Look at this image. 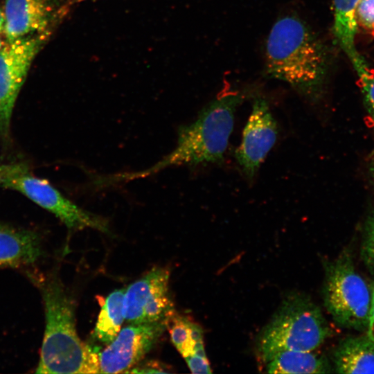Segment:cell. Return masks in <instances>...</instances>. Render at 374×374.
I'll return each mask as SVG.
<instances>
[{"label":"cell","instance_id":"1","mask_svg":"<svg viewBox=\"0 0 374 374\" xmlns=\"http://www.w3.org/2000/svg\"><path fill=\"white\" fill-rule=\"evenodd\" d=\"M265 53L268 76L288 83L310 102L321 97L328 56L305 21L294 15L278 19L268 35Z\"/></svg>","mask_w":374,"mask_h":374},{"label":"cell","instance_id":"2","mask_svg":"<svg viewBox=\"0 0 374 374\" xmlns=\"http://www.w3.org/2000/svg\"><path fill=\"white\" fill-rule=\"evenodd\" d=\"M244 98V93L239 91L221 93L195 121L179 127L175 148L161 160L144 170L109 175L110 183L144 178L168 167L222 163L236 109Z\"/></svg>","mask_w":374,"mask_h":374},{"label":"cell","instance_id":"3","mask_svg":"<svg viewBox=\"0 0 374 374\" xmlns=\"http://www.w3.org/2000/svg\"><path fill=\"white\" fill-rule=\"evenodd\" d=\"M46 326L36 373H99L98 352L79 337L74 302L61 280H38Z\"/></svg>","mask_w":374,"mask_h":374},{"label":"cell","instance_id":"4","mask_svg":"<svg viewBox=\"0 0 374 374\" xmlns=\"http://www.w3.org/2000/svg\"><path fill=\"white\" fill-rule=\"evenodd\" d=\"M331 335L320 308L301 293L286 296L257 339L260 359L268 362L286 350L313 351Z\"/></svg>","mask_w":374,"mask_h":374},{"label":"cell","instance_id":"5","mask_svg":"<svg viewBox=\"0 0 374 374\" xmlns=\"http://www.w3.org/2000/svg\"><path fill=\"white\" fill-rule=\"evenodd\" d=\"M323 305L337 326L357 331L367 330L372 306V289L355 269L350 253L324 262Z\"/></svg>","mask_w":374,"mask_h":374},{"label":"cell","instance_id":"6","mask_svg":"<svg viewBox=\"0 0 374 374\" xmlns=\"http://www.w3.org/2000/svg\"><path fill=\"white\" fill-rule=\"evenodd\" d=\"M0 188L20 192L54 214L69 229L80 230L91 228L104 233L109 232L105 220L75 204L47 181L35 177L24 163L0 164Z\"/></svg>","mask_w":374,"mask_h":374},{"label":"cell","instance_id":"7","mask_svg":"<svg viewBox=\"0 0 374 374\" xmlns=\"http://www.w3.org/2000/svg\"><path fill=\"white\" fill-rule=\"evenodd\" d=\"M49 32L7 42L0 50V133L9 135L12 110L35 57Z\"/></svg>","mask_w":374,"mask_h":374},{"label":"cell","instance_id":"8","mask_svg":"<svg viewBox=\"0 0 374 374\" xmlns=\"http://www.w3.org/2000/svg\"><path fill=\"white\" fill-rule=\"evenodd\" d=\"M170 271L152 268L125 289V319L130 323H148L170 319L174 307L169 294Z\"/></svg>","mask_w":374,"mask_h":374},{"label":"cell","instance_id":"9","mask_svg":"<svg viewBox=\"0 0 374 374\" xmlns=\"http://www.w3.org/2000/svg\"><path fill=\"white\" fill-rule=\"evenodd\" d=\"M170 319L130 323L98 352L99 373H126L150 352L168 328Z\"/></svg>","mask_w":374,"mask_h":374},{"label":"cell","instance_id":"10","mask_svg":"<svg viewBox=\"0 0 374 374\" xmlns=\"http://www.w3.org/2000/svg\"><path fill=\"white\" fill-rule=\"evenodd\" d=\"M278 137L277 123L267 101L256 98L243 130L242 141L235 151L244 175L251 181Z\"/></svg>","mask_w":374,"mask_h":374},{"label":"cell","instance_id":"11","mask_svg":"<svg viewBox=\"0 0 374 374\" xmlns=\"http://www.w3.org/2000/svg\"><path fill=\"white\" fill-rule=\"evenodd\" d=\"M4 33L7 42L49 32L54 16L51 0H6Z\"/></svg>","mask_w":374,"mask_h":374},{"label":"cell","instance_id":"12","mask_svg":"<svg viewBox=\"0 0 374 374\" xmlns=\"http://www.w3.org/2000/svg\"><path fill=\"white\" fill-rule=\"evenodd\" d=\"M37 233L0 224V267H21L36 262L42 256Z\"/></svg>","mask_w":374,"mask_h":374},{"label":"cell","instance_id":"13","mask_svg":"<svg viewBox=\"0 0 374 374\" xmlns=\"http://www.w3.org/2000/svg\"><path fill=\"white\" fill-rule=\"evenodd\" d=\"M332 357L337 373H374V341L367 334L342 339Z\"/></svg>","mask_w":374,"mask_h":374},{"label":"cell","instance_id":"14","mask_svg":"<svg viewBox=\"0 0 374 374\" xmlns=\"http://www.w3.org/2000/svg\"><path fill=\"white\" fill-rule=\"evenodd\" d=\"M359 0H334L333 33L339 45L352 62L357 75L369 67L357 52L355 39L357 30L355 8Z\"/></svg>","mask_w":374,"mask_h":374},{"label":"cell","instance_id":"15","mask_svg":"<svg viewBox=\"0 0 374 374\" xmlns=\"http://www.w3.org/2000/svg\"><path fill=\"white\" fill-rule=\"evenodd\" d=\"M332 367L324 356L312 351L286 350L267 362L269 373H328Z\"/></svg>","mask_w":374,"mask_h":374},{"label":"cell","instance_id":"16","mask_svg":"<svg viewBox=\"0 0 374 374\" xmlns=\"http://www.w3.org/2000/svg\"><path fill=\"white\" fill-rule=\"evenodd\" d=\"M125 289L114 290L102 301L98 297L100 310L93 332L96 341L105 346L109 344L121 330L125 320L123 299Z\"/></svg>","mask_w":374,"mask_h":374},{"label":"cell","instance_id":"17","mask_svg":"<svg viewBox=\"0 0 374 374\" xmlns=\"http://www.w3.org/2000/svg\"><path fill=\"white\" fill-rule=\"evenodd\" d=\"M168 328L173 345L184 359L205 353L203 330L188 317L174 313Z\"/></svg>","mask_w":374,"mask_h":374},{"label":"cell","instance_id":"18","mask_svg":"<svg viewBox=\"0 0 374 374\" xmlns=\"http://www.w3.org/2000/svg\"><path fill=\"white\" fill-rule=\"evenodd\" d=\"M361 256L367 269L374 275V212L368 216L364 224Z\"/></svg>","mask_w":374,"mask_h":374},{"label":"cell","instance_id":"19","mask_svg":"<svg viewBox=\"0 0 374 374\" xmlns=\"http://www.w3.org/2000/svg\"><path fill=\"white\" fill-rule=\"evenodd\" d=\"M355 15L357 27L374 37V0H359Z\"/></svg>","mask_w":374,"mask_h":374},{"label":"cell","instance_id":"20","mask_svg":"<svg viewBox=\"0 0 374 374\" xmlns=\"http://www.w3.org/2000/svg\"><path fill=\"white\" fill-rule=\"evenodd\" d=\"M366 109L374 122V73L359 78Z\"/></svg>","mask_w":374,"mask_h":374},{"label":"cell","instance_id":"21","mask_svg":"<svg viewBox=\"0 0 374 374\" xmlns=\"http://www.w3.org/2000/svg\"><path fill=\"white\" fill-rule=\"evenodd\" d=\"M193 373H211V368L206 353L195 354L184 359Z\"/></svg>","mask_w":374,"mask_h":374},{"label":"cell","instance_id":"22","mask_svg":"<svg viewBox=\"0 0 374 374\" xmlns=\"http://www.w3.org/2000/svg\"><path fill=\"white\" fill-rule=\"evenodd\" d=\"M170 368L157 361H149L145 363L137 364L125 373H170Z\"/></svg>","mask_w":374,"mask_h":374},{"label":"cell","instance_id":"23","mask_svg":"<svg viewBox=\"0 0 374 374\" xmlns=\"http://www.w3.org/2000/svg\"><path fill=\"white\" fill-rule=\"evenodd\" d=\"M372 289V306L366 334L374 341V283Z\"/></svg>","mask_w":374,"mask_h":374},{"label":"cell","instance_id":"24","mask_svg":"<svg viewBox=\"0 0 374 374\" xmlns=\"http://www.w3.org/2000/svg\"><path fill=\"white\" fill-rule=\"evenodd\" d=\"M5 26V15L3 10L0 8V33L3 31Z\"/></svg>","mask_w":374,"mask_h":374},{"label":"cell","instance_id":"25","mask_svg":"<svg viewBox=\"0 0 374 374\" xmlns=\"http://www.w3.org/2000/svg\"><path fill=\"white\" fill-rule=\"evenodd\" d=\"M369 170L374 184V156L371 161Z\"/></svg>","mask_w":374,"mask_h":374},{"label":"cell","instance_id":"26","mask_svg":"<svg viewBox=\"0 0 374 374\" xmlns=\"http://www.w3.org/2000/svg\"><path fill=\"white\" fill-rule=\"evenodd\" d=\"M7 43V42H6ZM5 46V44L2 39L0 37V50Z\"/></svg>","mask_w":374,"mask_h":374}]
</instances>
